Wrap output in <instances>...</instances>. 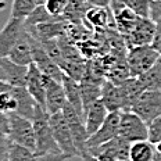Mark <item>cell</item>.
I'll use <instances>...</instances> for the list:
<instances>
[{
  "mask_svg": "<svg viewBox=\"0 0 161 161\" xmlns=\"http://www.w3.org/2000/svg\"><path fill=\"white\" fill-rule=\"evenodd\" d=\"M36 137V154L43 156L49 153H61L54 139L52 125H50V114L42 106H38L36 113L32 118Z\"/></svg>",
  "mask_w": 161,
  "mask_h": 161,
  "instance_id": "6da1fadb",
  "label": "cell"
},
{
  "mask_svg": "<svg viewBox=\"0 0 161 161\" xmlns=\"http://www.w3.org/2000/svg\"><path fill=\"white\" fill-rule=\"evenodd\" d=\"M160 57V53L152 45L136 46V47L128 49L126 64H128L130 76L143 75L158 61Z\"/></svg>",
  "mask_w": 161,
  "mask_h": 161,
  "instance_id": "7a4b0ae2",
  "label": "cell"
},
{
  "mask_svg": "<svg viewBox=\"0 0 161 161\" xmlns=\"http://www.w3.org/2000/svg\"><path fill=\"white\" fill-rule=\"evenodd\" d=\"M10 121V130L8 136L10 140L17 145L25 146L28 149L36 152V137H35V128H33L32 119L22 117L17 113L8 114Z\"/></svg>",
  "mask_w": 161,
  "mask_h": 161,
  "instance_id": "3957f363",
  "label": "cell"
},
{
  "mask_svg": "<svg viewBox=\"0 0 161 161\" xmlns=\"http://www.w3.org/2000/svg\"><path fill=\"white\" fill-rule=\"evenodd\" d=\"M119 136L130 143L149 140V126L136 113L132 110H125L121 113Z\"/></svg>",
  "mask_w": 161,
  "mask_h": 161,
  "instance_id": "277c9868",
  "label": "cell"
},
{
  "mask_svg": "<svg viewBox=\"0 0 161 161\" xmlns=\"http://www.w3.org/2000/svg\"><path fill=\"white\" fill-rule=\"evenodd\" d=\"M50 125H52L54 139L60 150H61V153L68 154L71 157H79V152L76 149L75 142H74L71 128H69L63 111L50 115Z\"/></svg>",
  "mask_w": 161,
  "mask_h": 161,
  "instance_id": "5b68a950",
  "label": "cell"
},
{
  "mask_svg": "<svg viewBox=\"0 0 161 161\" xmlns=\"http://www.w3.org/2000/svg\"><path fill=\"white\" fill-rule=\"evenodd\" d=\"M130 110L136 113L145 122H152L161 114V90L146 89L137 97Z\"/></svg>",
  "mask_w": 161,
  "mask_h": 161,
  "instance_id": "8992f818",
  "label": "cell"
},
{
  "mask_svg": "<svg viewBox=\"0 0 161 161\" xmlns=\"http://www.w3.org/2000/svg\"><path fill=\"white\" fill-rule=\"evenodd\" d=\"M121 113L122 111H113L108 113L107 118L97 132H95L92 136H89L86 142V152H92L96 147L104 145L110 140L115 139L119 136V121H121ZM85 153V152H83Z\"/></svg>",
  "mask_w": 161,
  "mask_h": 161,
  "instance_id": "52a82bcc",
  "label": "cell"
},
{
  "mask_svg": "<svg viewBox=\"0 0 161 161\" xmlns=\"http://www.w3.org/2000/svg\"><path fill=\"white\" fill-rule=\"evenodd\" d=\"M25 19L10 17L0 31V57H7L25 32Z\"/></svg>",
  "mask_w": 161,
  "mask_h": 161,
  "instance_id": "ba28073f",
  "label": "cell"
},
{
  "mask_svg": "<svg viewBox=\"0 0 161 161\" xmlns=\"http://www.w3.org/2000/svg\"><path fill=\"white\" fill-rule=\"evenodd\" d=\"M63 114H64L67 122H68L69 128H71L74 142H75L76 149H78V152H79V157H80V154L83 152H86V142H88V139H89L83 117L80 115V114L74 108V106L69 104L68 102H67L64 108H63Z\"/></svg>",
  "mask_w": 161,
  "mask_h": 161,
  "instance_id": "9c48e42d",
  "label": "cell"
},
{
  "mask_svg": "<svg viewBox=\"0 0 161 161\" xmlns=\"http://www.w3.org/2000/svg\"><path fill=\"white\" fill-rule=\"evenodd\" d=\"M154 32H156V21L152 18H140L135 28L128 35L124 36L126 43V47L132 49L136 46H146L152 45Z\"/></svg>",
  "mask_w": 161,
  "mask_h": 161,
  "instance_id": "30bf717a",
  "label": "cell"
},
{
  "mask_svg": "<svg viewBox=\"0 0 161 161\" xmlns=\"http://www.w3.org/2000/svg\"><path fill=\"white\" fill-rule=\"evenodd\" d=\"M45 86H46V110L52 114L63 111L67 104V95L63 82L54 78L45 75Z\"/></svg>",
  "mask_w": 161,
  "mask_h": 161,
  "instance_id": "8fae6325",
  "label": "cell"
},
{
  "mask_svg": "<svg viewBox=\"0 0 161 161\" xmlns=\"http://www.w3.org/2000/svg\"><path fill=\"white\" fill-rule=\"evenodd\" d=\"M100 100L104 103V106L110 113L125 111V100H124L121 86L111 82L110 79H104V82H103Z\"/></svg>",
  "mask_w": 161,
  "mask_h": 161,
  "instance_id": "7c38bea8",
  "label": "cell"
},
{
  "mask_svg": "<svg viewBox=\"0 0 161 161\" xmlns=\"http://www.w3.org/2000/svg\"><path fill=\"white\" fill-rule=\"evenodd\" d=\"M26 89L36 100V103L46 108V86H45V75L35 64L28 67V76H26Z\"/></svg>",
  "mask_w": 161,
  "mask_h": 161,
  "instance_id": "4fadbf2b",
  "label": "cell"
},
{
  "mask_svg": "<svg viewBox=\"0 0 161 161\" xmlns=\"http://www.w3.org/2000/svg\"><path fill=\"white\" fill-rule=\"evenodd\" d=\"M108 110L104 106L102 100H97L93 104H90L88 108L85 110L83 114V121H85V126L88 130V135L92 136L95 132L99 130L100 126L104 124V121L108 115Z\"/></svg>",
  "mask_w": 161,
  "mask_h": 161,
  "instance_id": "5bb4252c",
  "label": "cell"
},
{
  "mask_svg": "<svg viewBox=\"0 0 161 161\" xmlns=\"http://www.w3.org/2000/svg\"><path fill=\"white\" fill-rule=\"evenodd\" d=\"M0 67L6 75V82L11 86H26L28 67L17 64L8 57H0Z\"/></svg>",
  "mask_w": 161,
  "mask_h": 161,
  "instance_id": "9a60e30c",
  "label": "cell"
},
{
  "mask_svg": "<svg viewBox=\"0 0 161 161\" xmlns=\"http://www.w3.org/2000/svg\"><path fill=\"white\" fill-rule=\"evenodd\" d=\"M26 28V26H25ZM8 58L13 60L17 64L21 65H31L33 63L32 57V43H31V35L25 29L24 35L21 36V39L17 42V45L11 49V52L8 53Z\"/></svg>",
  "mask_w": 161,
  "mask_h": 161,
  "instance_id": "2e32d148",
  "label": "cell"
},
{
  "mask_svg": "<svg viewBox=\"0 0 161 161\" xmlns=\"http://www.w3.org/2000/svg\"><path fill=\"white\" fill-rule=\"evenodd\" d=\"M13 93L17 97V103H18V107H17V114L22 117H26V118L32 119L33 115L36 113V108H38V104L36 100L32 97V95L28 92L26 86H13Z\"/></svg>",
  "mask_w": 161,
  "mask_h": 161,
  "instance_id": "e0dca14e",
  "label": "cell"
},
{
  "mask_svg": "<svg viewBox=\"0 0 161 161\" xmlns=\"http://www.w3.org/2000/svg\"><path fill=\"white\" fill-rule=\"evenodd\" d=\"M63 85H64V89H65L67 102H68L69 104H72L74 108L83 117V99H82V88H80V82L64 74Z\"/></svg>",
  "mask_w": 161,
  "mask_h": 161,
  "instance_id": "ac0fdd59",
  "label": "cell"
},
{
  "mask_svg": "<svg viewBox=\"0 0 161 161\" xmlns=\"http://www.w3.org/2000/svg\"><path fill=\"white\" fill-rule=\"evenodd\" d=\"M113 13L110 7H90L85 15V22L93 28L104 29L108 26Z\"/></svg>",
  "mask_w": 161,
  "mask_h": 161,
  "instance_id": "d6986e66",
  "label": "cell"
},
{
  "mask_svg": "<svg viewBox=\"0 0 161 161\" xmlns=\"http://www.w3.org/2000/svg\"><path fill=\"white\" fill-rule=\"evenodd\" d=\"M90 8V4L88 0H68L65 13H64V19L72 24H80L85 21V15Z\"/></svg>",
  "mask_w": 161,
  "mask_h": 161,
  "instance_id": "ffe728a7",
  "label": "cell"
},
{
  "mask_svg": "<svg viewBox=\"0 0 161 161\" xmlns=\"http://www.w3.org/2000/svg\"><path fill=\"white\" fill-rule=\"evenodd\" d=\"M156 147L150 140H140L130 145L129 161H153Z\"/></svg>",
  "mask_w": 161,
  "mask_h": 161,
  "instance_id": "44dd1931",
  "label": "cell"
},
{
  "mask_svg": "<svg viewBox=\"0 0 161 161\" xmlns=\"http://www.w3.org/2000/svg\"><path fill=\"white\" fill-rule=\"evenodd\" d=\"M137 78L143 83L145 89L161 90V57L149 71L145 72L143 75L137 76Z\"/></svg>",
  "mask_w": 161,
  "mask_h": 161,
  "instance_id": "7402d4cb",
  "label": "cell"
},
{
  "mask_svg": "<svg viewBox=\"0 0 161 161\" xmlns=\"http://www.w3.org/2000/svg\"><path fill=\"white\" fill-rule=\"evenodd\" d=\"M38 157L39 156L36 154V152H33V150L28 149L25 146L17 145V143L11 142L7 161H36Z\"/></svg>",
  "mask_w": 161,
  "mask_h": 161,
  "instance_id": "603a6c76",
  "label": "cell"
},
{
  "mask_svg": "<svg viewBox=\"0 0 161 161\" xmlns=\"http://www.w3.org/2000/svg\"><path fill=\"white\" fill-rule=\"evenodd\" d=\"M17 97L13 93V88L10 90L0 92V115H8L17 111Z\"/></svg>",
  "mask_w": 161,
  "mask_h": 161,
  "instance_id": "cb8c5ba5",
  "label": "cell"
},
{
  "mask_svg": "<svg viewBox=\"0 0 161 161\" xmlns=\"http://www.w3.org/2000/svg\"><path fill=\"white\" fill-rule=\"evenodd\" d=\"M36 8V4L33 0H13L11 3V15L17 18H26L33 10Z\"/></svg>",
  "mask_w": 161,
  "mask_h": 161,
  "instance_id": "d4e9b609",
  "label": "cell"
},
{
  "mask_svg": "<svg viewBox=\"0 0 161 161\" xmlns=\"http://www.w3.org/2000/svg\"><path fill=\"white\" fill-rule=\"evenodd\" d=\"M124 4L137 15L143 18H152V2L153 0H122Z\"/></svg>",
  "mask_w": 161,
  "mask_h": 161,
  "instance_id": "484cf974",
  "label": "cell"
},
{
  "mask_svg": "<svg viewBox=\"0 0 161 161\" xmlns=\"http://www.w3.org/2000/svg\"><path fill=\"white\" fill-rule=\"evenodd\" d=\"M68 4V0H46L45 7L50 15L54 18L64 19V13Z\"/></svg>",
  "mask_w": 161,
  "mask_h": 161,
  "instance_id": "4316f807",
  "label": "cell"
},
{
  "mask_svg": "<svg viewBox=\"0 0 161 161\" xmlns=\"http://www.w3.org/2000/svg\"><path fill=\"white\" fill-rule=\"evenodd\" d=\"M149 126V140L153 145H157L161 142V114L158 117H156L152 122L147 124Z\"/></svg>",
  "mask_w": 161,
  "mask_h": 161,
  "instance_id": "83f0119b",
  "label": "cell"
},
{
  "mask_svg": "<svg viewBox=\"0 0 161 161\" xmlns=\"http://www.w3.org/2000/svg\"><path fill=\"white\" fill-rule=\"evenodd\" d=\"M10 146H11V140H10L8 133L0 132V161L7 160Z\"/></svg>",
  "mask_w": 161,
  "mask_h": 161,
  "instance_id": "f1b7e54d",
  "label": "cell"
},
{
  "mask_svg": "<svg viewBox=\"0 0 161 161\" xmlns=\"http://www.w3.org/2000/svg\"><path fill=\"white\" fill-rule=\"evenodd\" d=\"M69 158H71V156L64 153H49V154L39 156L36 161H67Z\"/></svg>",
  "mask_w": 161,
  "mask_h": 161,
  "instance_id": "f546056e",
  "label": "cell"
},
{
  "mask_svg": "<svg viewBox=\"0 0 161 161\" xmlns=\"http://www.w3.org/2000/svg\"><path fill=\"white\" fill-rule=\"evenodd\" d=\"M152 46L160 53V56H161V18L156 19V32H154Z\"/></svg>",
  "mask_w": 161,
  "mask_h": 161,
  "instance_id": "4dcf8cb0",
  "label": "cell"
},
{
  "mask_svg": "<svg viewBox=\"0 0 161 161\" xmlns=\"http://www.w3.org/2000/svg\"><path fill=\"white\" fill-rule=\"evenodd\" d=\"M161 18V0H153L152 2V19Z\"/></svg>",
  "mask_w": 161,
  "mask_h": 161,
  "instance_id": "1f68e13d",
  "label": "cell"
},
{
  "mask_svg": "<svg viewBox=\"0 0 161 161\" xmlns=\"http://www.w3.org/2000/svg\"><path fill=\"white\" fill-rule=\"evenodd\" d=\"M113 0H88L90 7H110Z\"/></svg>",
  "mask_w": 161,
  "mask_h": 161,
  "instance_id": "d6a6232c",
  "label": "cell"
},
{
  "mask_svg": "<svg viewBox=\"0 0 161 161\" xmlns=\"http://www.w3.org/2000/svg\"><path fill=\"white\" fill-rule=\"evenodd\" d=\"M80 158H82L83 161H97L96 157H95V156H92V154L88 153V152H85V153L80 154Z\"/></svg>",
  "mask_w": 161,
  "mask_h": 161,
  "instance_id": "836d02e7",
  "label": "cell"
},
{
  "mask_svg": "<svg viewBox=\"0 0 161 161\" xmlns=\"http://www.w3.org/2000/svg\"><path fill=\"white\" fill-rule=\"evenodd\" d=\"M13 86L8 85L6 80H0V92H4V90H10Z\"/></svg>",
  "mask_w": 161,
  "mask_h": 161,
  "instance_id": "e575fe53",
  "label": "cell"
},
{
  "mask_svg": "<svg viewBox=\"0 0 161 161\" xmlns=\"http://www.w3.org/2000/svg\"><path fill=\"white\" fill-rule=\"evenodd\" d=\"M33 2H35V4H36V6H45L46 0H33Z\"/></svg>",
  "mask_w": 161,
  "mask_h": 161,
  "instance_id": "d590c367",
  "label": "cell"
},
{
  "mask_svg": "<svg viewBox=\"0 0 161 161\" xmlns=\"http://www.w3.org/2000/svg\"><path fill=\"white\" fill-rule=\"evenodd\" d=\"M0 80H6V75H4V72H3L2 67H0Z\"/></svg>",
  "mask_w": 161,
  "mask_h": 161,
  "instance_id": "8d00e7d4",
  "label": "cell"
},
{
  "mask_svg": "<svg viewBox=\"0 0 161 161\" xmlns=\"http://www.w3.org/2000/svg\"><path fill=\"white\" fill-rule=\"evenodd\" d=\"M154 147H156V152L161 153V142H158V143H157V145H154Z\"/></svg>",
  "mask_w": 161,
  "mask_h": 161,
  "instance_id": "74e56055",
  "label": "cell"
},
{
  "mask_svg": "<svg viewBox=\"0 0 161 161\" xmlns=\"http://www.w3.org/2000/svg\"><path fill=\"white\" fill-rule=\"evenodd\" d=\"M117 161H122V160H117Z\"/></svg>",
  "mask_w": 161,
  "mask_h": 161,
  "instance_id": "f35d334b",
  "label": "cell"
},
{
  "mask_svg": "<svg viewBox=\"0 0 161 161\" xmlns=\"http://www.w3.org/2000/svg\"><path fill=\"white\" fill-rule=\"evenodd\" d=\"M6 161H7V160H6Z\"/></svg>",
  "mask_w": 161,
  "mask_h": 161,
  "instance_id": "ab89813d",
  "label": "cell"
}]
</instances>
